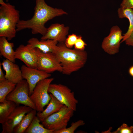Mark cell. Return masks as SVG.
<instances>
[{"label": "cell", "mask_w": 133, "mask_h": 133, "mask_svg": "<svg viewBox=\"0 0 133 133\" xmlns=\"http://www.w3.org/2000/svg\"><path fill=\"white\" fill-rule=\"evenodd\" d=\"M67 14L62 9L48 5L45 0H36L33 16L27 20H20L17 25L16 30L18 32L26 29H31L32 34L39 33L43 36L47 30L45 26L46 23L56 17Z\"/></svg>", "instance_id": "1"}, {"label": "cell", "mask_w": 133, "mask_h": 133, "mask_svg": "<svg viewBox=\"0 0 133 133\" xmlns=\"http://www.w3.org/2000/svg\"><path fill=\"white\" fill-rule=\"evenodd\" d=\"M57 45L59 49L55 54L62 66L63 74L70 75L84 66L87 58L85 51L68 48L64 43Z\"/></svg>", "instance_id": "2"}, {"label": "cell", "mask_w": 133, "mask_h": 133, "mask_svg": "<svg viewBox=\"0 0 133 133\" xmlns=\"http://www.w3.org/2000/svg\"><path fill=\"white\" fill-rule=\"evenodd\" d=\"M19 11L9 3L0 6V37L8 41L15 37L17 25L19 21Z\"/></svg>", "instance_id": "3"}, {"label": "cell", "mask_w": 133, "mask_h": 133, "mask_svg": "<svg viewBox=\"0 0 133 133\" xmlns=\"http://www.w3.org/2000/svg\"><path fill=\"white\" fill-rule=\"evenodd\" d=\"M72 110L65 105L58 111L49 116L41 122L45 128L54 131L66 128L71 118L74 115Z\"/></svg>", "instance_id": "4"}, {"label": "cell", "mask_w": 133, "mask_h": 133, "mask_svg": "<svg viewBox=\"0 0 133 133\" xmlns=\"http://www.w3.org/2000/svg\"><path fill=\"white\" fill-rule=\"evenodd\" d=\"M54 80L53 78H48L39 82L30 96L35 106L37 112L43 111L44 107L49 104L51 97L48 94V89L50 84Z\"/></svg>", "instance_id": "5"}, {"label": "cell", "mask_w": 133, "mask_h": 133, "mask_svg": "<svg viewBox=\"0 0 133 133\" xmlns=\"http://www.w3.org/2000/svg\"><path fill=\"white\" fill-rule=\"evenodd\" d=\"M48 92L64 105L74 111H76L78 101L75 98L74 92L67 86L60 84L51 83Z\"/></svg>", "instance_id": "6"}, {"label": "cell", "mask_w": 133, "mask_h": 133, "mask_svg": "<svg viewBox=\"0 0 133 133\" xmlns=\"http://www.w3.org/2000/svg\"><path fill=\"white\" fill-rule=\"evenodd\" d=\"M29 91L27 81L23 79L16 84L14 89L7 96L6 99L13 101L17 105L22 104L36 110L35 105L30 98Z\"/></svg>", "instance_id": "7"}, {"label": "cell", "mask_w": 133, "mask_h": 133, "mask_svg": "<svg viewBox=\"0 0 133 133\" xmlns=\"http://www.w3.org/2000/svg\"><path fill=\"white\" fill-rule=\"evenodd\" d=\"M37 69L49 73L56 71L62 72V66L55 53H44L37 48Z\"/></svg>", "instance_id": "8"}, {"label": "cell", "mask_w": 133, "mask_h": 133, "mask_svg": "<svg viewBox=\"0 0 133 133\" xmlns=\"http://www.w3.org/2000/svg\"><path fill=\"white\" fill-rule=\"evenodd\" d=\"M123 38L122 30L117 26H114L111 28L109 35L104 39L102 48L109 54H114L118 52L120 41Z\"/></svg>", "instance_id": "9"}, {"label": "cell", "mask_w": 133, "mask_h": 133, "mask_svg": "<svg viewBox=\"0 0 133 133\" xmlns=\"http://www.w3.org/2000/svg\"><path fill=\"white\" fill-rule=\"evenodd\" d=\"M15 58L19 59L28 67L37 68L38 56L37 48L28 43L20 45L15 50Z\"/></svg>", "instance_id": "10"}, {"label": "cell", "mask_w": 133, "mask_h": 133, "mask_svg": "<svg viewBox=\"0 0 133 133\" xmlns=\"http://www.w3.org/2000/svg\"><path fill=\"white\" fill-rule=\"evenodd\" d=\"M21 69L23 79L27 81L29 87V96L31 95L37 83L39 81L49 78L50 73H46L37 68H33L22 65Z\"/></svg>", "instance_id": "11"}, {"label": "cell", "mask_w": 133, "mask_h": 133, "mask_svg": "<svg viewBox=\"0 0 133 133\" xmlns=\"http://www.w3.org/2000/svg\"><path fill=\"white\" fill-rule=\"evenodd\" d=\"M33 109L26 105L17 106L5 122L2 124L1 133H13L15 127L20 122L26 114Z\"/></svg>", "instance_id": "12"}, {"label": "cell", "mask_w": 133, "mask_h": 133, "mask_svg": "<svg viewBox=\"0 0 133 133\" xmlns=\"http://www.w3.org/2000/svg\"><path fill=\"white\" fill-rule=\"evenodd\" d=\"M69 30L68 27L65 26L63 24H52L47 28L46 33L42 36L41 40L49 39L56 41L59 43H64Z\"/></svg>", "instance_id": "13"}, {"label": "cell", "mask_w": 133, "mask_h": 133, "mask_svg": "<svg viewBox=\"0 0 133 133\" xmlns=\"http://www.w3.org/2000/svg\"><path fill=\"white\" fill-rule=\"evenodd\" d=\"M1 64L6 72L5 77L6 79L16 84L23 79L21 69L15 63L6 59Z\"/></svg>", "instance_id": "14"}, {"label": "cell", "mask_w": 133, "mask_h": 133, "mask_svg": "<svg viewBox=\"0 0 133 133\" xmlns=\"http://www.w3.org/2000/svg\"><path fill=\"white\" fill-rule=\"evenodd\" d=\"M33 47L39 49L44 53H55L58 49V42L55 40L47 39L39 40L37 38L33 37L27 42Z\"/></svg>", "instance_id": "15"}, {"label": "cell", "mask_w": 133, "mask_h": 133, "mask_svg": "<svg viewBox=\"0 0 133 133\" xmlns=\"http://www.w3.org/2000/svg\"><path fill=\"white\" fill-rule=\"evenodd\" d=\"M51 99L46 108L42 112H37L36 116L41 122L46 118L59 111L64 105L59 101L52 94H50Z\"/></svg>", "instance_id": "16"}, {"label": "cell", "mask_w": 133, "mask_h": 133, "mask_svg": "<svg viewBox=\"0 0 133 133\" xmlns=\"http://www.w3.org/2000/svg\"><path fill=\"white\" fill-rule=\"evenodd\" d=\"M14 45L12 42H8L4 37H0V53L4 57L15 63V51L13 49Z\"/></svg>", "instance_id": "17"}, {"label": "cell", "mask_w": 133, "mask_h": 133, "mask_svg": "<svg viewBox=\"0 0 133 133\" xmlns=\"http://www.w3.org/2000/svg\"><path fill=\"white\" fill-rule=\"evenodd\" d=\"M117 13L120 18H127L129 22L128 29L123 36V38L121 42L122 43L125 41L133 31V9L131 8H123L120 7L118 9Z\"/></svg>", "instance_id": "18"}, {"label": "cell", "mask_w": 133, "mask_h": 133, "mask_svg": "<svg viewBox=\"0 0 133 133\" xmlns=\"http://www.w3.org/2000/svg\"><path fill=\"white\" fill-rule=\"evenodd\" d=\"M37 111L33 109L26 115L20 122L14 128L13 133H24L29 126L34 117L36 115Z\"/></svg>", "instance_id": "19"}, {"label": "cell", "mask_w": 133, "mask_h": 133, "mask_svg": "<svg viewBox=\"0 0 133 133\" xmlns=\"http://www.w3.org/2000/svg\"><path fill=\"white\" fill-rule=\"evenodd\" d=\"M17 105L15 102L7 100L0 103V123L2 124L14 111Z\"/></svg>", "instance_id": "20"}, {"label": "cell", "mask_w": 133, "mask_h": 133, "mask_svg": "<svg viewBox=\"0 0 133 133\" xmlns=\"http://www.w3.org/2000/svg\"><path fill=\"white\" fill-rule=\"evenodd\" d=\"M40 121L36 115L30 124L25 130V133H53L54 131L46 128L41 124Z\"/></svg>", "instance_id": "21"}, {"label": "cell", "mask_w": 133, "mask_h": 133, "mask_svg": "<svg viewBox=\"0 0 133 133\" xmlns=\"http://www.w3.org/2000/svg\"><path fill=\"white\" fill-rule=\"evenodd\" d=\"M16 84L7 79L0 82V102L6 100V97L14 89Z\"/></svg>", "instance_id": "22"}, {"label": "cell", "mask_w": 133, "mask_h": 133, "mask_svg": "<svg viewBox=\"0 0 133 133\" xmlns=\"http://www.w3.org/2000/svg\"><path fill=\"white\" fill-rule=\"evenodd\" d=\"M84 124L85 123L83 121L79 120L75 122H72L69 127L60 130L54 131L53 133H74L78 127Z\"/></svg>", "instance_id": "23"}, {"label": "cell", "mask_w": 133, "mask_h": 133, "mask_svg": "<svg viewBox=\"0 0 133 133\" xmlns=\"http://www.w3.org/2000/svg\"><path fill=\"white\" fill-rule=\"evenodd\" d=\"M78 37V36L74 34L69 35L64 43L66 46L68 48L71 49L74 46Z\"/></svg>", "instance_id": "24"}, {"label": "cell", "mask_w": 133, "mask_h": 133, "mask_svg": "<svg viewBox=\"0 0 133 133\" xmlns=\"http://www.w3.org/2000/svg\"><path fill=\"white\" fill-rule=\"evenodd\" d=\"M114 133H133V126H129L125 123H123L115 131Z\"/></svg>", "instance_id": "25"}, {"label": "cell", "mask_w": 133, "mask_h": 133, "mask_svg": "<svg viewBox=\"0 0 133 133\" xmlns=\"http://www.w3.org/2000/svg\"><path fill=\"white\" fill-rule=\"evenodd\" d=\"M87 44L83 40L81 35L78 36L76 43L74 45L75 49L79 50H84Z\"/></svg>", "instance_id": "26"}, {"label": "cell", "mask_w": 133, "mask_h": 133, "mask_svg": "<svg viewBox=\"0 0 133 133\" xmlns=\"http://www.w3.org/2000/svg\"><path fill=\"white\" fill-rule=\"evenodd\" d=\"M120 6L123 8H131L133 9V0H123Z\"/></svg>", "instance_id": "27"}, {"label": "cell", "mask_w": 133, "mask_h": 133, "mask_svg": "<svg viewBox=\"0 0 133 133\" xmlns=\"http://www.w3.org/2000/svg\"><path fill=\"white\" fill-rule=\"evenodd\" d=\"M125 41L127 45L133 47V31Z\"/></svg>", "instance_id": "28"}, {"label": "cell", "mask_w": 133, "mask_h": 133, "mask_svg": "<svg viewBox=\"0 0 133 133\" xmlns=\"http://www.w3.org/2000/svg\"><path fill=\"white\" fill-rule=\"evenodd\" d=\"M1 64L0 63V82H1L5 80L6 79L4 74L1 68Z\"/></svg>", "instance_id": "29"}, {"label": "cell", "mask_w": 133, "mask_h": 133, "mask_svg": "<svg viewBox=\"0 0 133 133\" xmlns=\"http://www.w3.org/2000/svg\"><path fill=\"white\" fill-rule=\"evenodd\" d=\"M129 72L130 74L133 77V66H131L129 68Z\"/></svg>", "instance_id": "30"}, {"label": "cell", "mask_w": 133, "mask_h": 133, "mask_svg": "<svg viewBox=\"0 0 133 133\" xmlns=\"http://www.w3.org/2000/svg\"><path fill=\"white\" fill-rule=\"evenodd\" d=\"M0 4L1 5H5L6 3L3 1V0H0Z\"/></svg>", "instance_id": "31"}, {"label": "cell", "mask_w": 133, "mask_h": 133, "mask_svg": "<svg viewBox=\"0 0 133 133\" xmlns=\"http://www.w3.org/2000/svg\"><path fill=\"white\" fill-rule=\"evenodd\" d=\"M6 2H8L9 0H5Z\"/></svg>", "instance_id": "32"}]
</instances>
